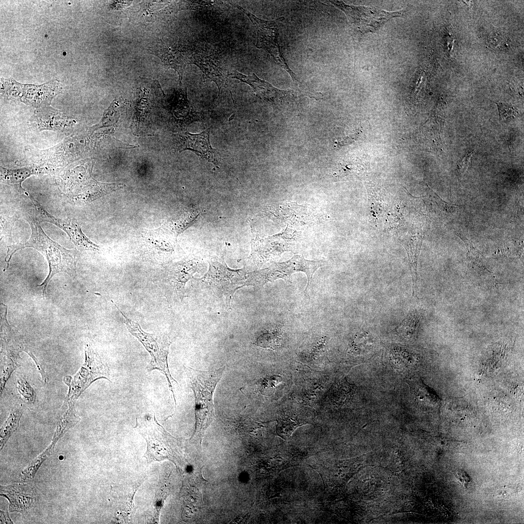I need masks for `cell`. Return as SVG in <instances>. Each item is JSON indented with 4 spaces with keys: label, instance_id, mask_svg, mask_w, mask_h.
<instances>
[{
    "label": "cell",
    "instance_id": "6da1fadb",
    "mask_svg": "<svg viewBox=\"0 0 524 524\" xmlns=\"http://www.w3.org/2000/svg\"><path fill=\"white\" fill-rule=\"evenodd\" d=\"M28 221L32 230L29 239L24 243L7 246L5 262L8 268L13 254L26 247L33 248L42 253L48 261L49 273L42 283L37 286L41 288L45 295L47 286L54 275L65 272L70 276H75L78 253L76 250L66 249L50 239L43 230L39 221L34 218H30Z\"/></svg>",
    "mask_w": 524,
    "mask_h": 524
},
{
    "label": "cell",
    "instance_id": "7a4b0ae2",
    "mask_svg": "<svg viewBox=\"0 0 524 524\" xmlns=\"http://www.w3.org/2000/svg\"><path fill=\"white\" fill-rule=\"evenodd\" d=\"M224 368L209 371L186 368L188 382L195 396L196 426L192 438L198 440L200 443L205 430L214 418L213 393Z\"/></svg>",
    "mask_w": 524,
    "mask_h": 524
},
{
    "label": "cell",
    "instance_id": "3957f363",
    "mask_svg": "<svg viewBox=\"0 0 524 524\" xmlns=\"http://www.w3.org/2000/svg\"><path fill=\"white\" fill-rule=\"evenodd\" d=\"M121 314L129 331L143 344L149 353L151 360L147 366L148 372L158 370L165 376L169 390L172 392L176 407V401L172 382L176 380L172 377L169 371L167 362L169 348L171 344L169 338L164 334H150L143 331L137 323L126 317L118 307L115 304Z\"/></svg>",
    "mask_w": 524,
    "mask_h": 524
},
{
    "label": "cell",
    "instance_id": "277c9868",
    "mask_svg": "<svg viewBox=\"0 0 524 524\" xmlns=\"http://www.w3.org/2000/svg\"><path fill=\"white\" fill-rule=\"evenodd\" d=\"M134 428L147 442V450L144 457L148 463L165 459L175 462L177 458L173 448L175 438L158 423L154 413H147L137 417Z\"/></svg>",
    "mask_w": 524,
    "mask_h": 524
},
{
    "label": "cell",
    "instance_id": "5b68a950",
    "mask_svg": "<svg viewBox=\"0 0 524 524\" xmlns=\"http://www.w3.org/2000/svg\"><path fill=\"white\" fill-rule=\"evenodd\" d=\"M109 369L106 362L91 346L87 344L85 347V360L78 372L72 377H65L64 382L69 389L65 399L75 401L95 381L100 378L109 379Z\"/></svg>",
    "mask_w": 524,
    "mask_h": 524
},
{
    "label": "cell",
    "instance_id": "8992f818",
    "mask_svg": "<svg viewBox=\"0 0 524 524\" xmlns=\"http://www.w3.org/2000/svg\"><path fill=\"white\" fill-rule=\"evenodd\" d=\"M209 265L208 271L199 280L200 286L218 296L224 295L229 308L235 292L246 286L247 273L244 269H230L224 262L211 261Z\"/></svg>",
    "mask_w": 524,
    "mask_h": 524
},
{
    "label": "cell",
    "instance_id": "52a82bcc",
    "mask_svg": "<svg viewBox=\"0 0 524 524\" xmlns=\"http://www.w3.org/2000/svg\"><path fill=\"white\" fill-rule=\"evenodd\" d=\"M237 7L248 17L255 28L257 33L256 47L262 49L267 52L273 61L289 74L296 85L300 88L303 87L302 82L298 80L295 74L288 66L280 50L278 42V30L283 17L272 20H263L238 5H237Z\"/></svg>",
    "mask_w": 524,
    "mask_h": 524
},
{
    "label": "cell",
    "instance_id": "ba28073f",
    "mask_svg": "<svg viewBox=\"0 0 524 524\" xmlns=\"http://www.w3.org/2000/svg\"><path fill=\"white\" fill-rule=\"evenodd\" d=\"M346 15L353 31L363 34L374 32L393 17L400 16L404 11L388 12L363 6L348 5L343 1H329Z\"/></svg>",
    "mask_w": 524,
    "mask_h": 524
},
{
    "label": "cell",
    "instance_id": "9c48e42d",
    "mask_svg": "<svg viewBox=\"0 0 524 524\" xmlns=\"http://www.w3.org/2000/svg\"><path fill=\"white\" fill-rule=\"evenodd\" d=\"M30 198L34 205V219L40 223L47 222L53 224L63 229L79 250H99V246L92 242L83 233L80 226L76 222L55 217L44 210L31 196Z\"/></svg>",
    "mask_w": 524,
    "mask_h": 524
},
{
    "label": "cell",
    "instance_id": "30bf717a",
    "mask_svg": "<svg viewBox=\"0 0 524 524\" xmlns=\"http://www.w3.org/2000/svg\"><path fill=\"white\" fill-rule=\"evenodd\" d=\"M188 64L197 66L202 71L205 79L214 82L218 88V96L223 90L228 88V81L226 75L221 65L214 56L206 50L201 47L186 53Z\"/></svg>",
    "mask_w": 524,
    "mask_h": 524
},
{
    "label": "cell",
    "instance_id": "8fae6325",
    "mask_svg": "<svg viewBox=\"0 0 524 524\" xmlns=\"http://www.w3.org/2000/svg\"><path fill=\"white\" fill-rule=\"evenodd\" d=\"M228 76L247 83L252 87L257 97L273 104H282L290 95L289 92L275 87L268 82L258 78L254 73L246 75L233 70L228 73Z\"/></svg>",
    "mask_w": 524,
    "mask_h": 524
},
{
    "label": "cell",
    "instance_id": "7c38bea8",
    "mask_svg": "<svg viewBox=\"0 0 524 524\" xmlns=\"http://www.w3.org/2000/svg\"><path fill=\"white\" fill-rule=\"evenodd\" d=\"M182 150L189 149L194 151L202 158L212 163L217 167L218 162L216 156V150L211 146L210 142L209 130L199 133L191 134L184 132L180 135Z\"/></svg>",
    "mask_w": 524,
    "mask_h": 524
},
{
    "label": "cell",
    "instance_id": "4fadbf2b",
    "mask_svg": "<svg viewBox=\"0 0 524 524\" xmlns=\"http://www.w3.org/2000/svg\"><path fill=\"white\" fill-rule=\"evenodd\" d=\"M151 54L158 57L167 66L174 69L178 74L181 83L185 67L188 64L186 57L178 49L171 48L162 40L154 43L147 49Z\"/></svg>",
    "mask_w": 524,
    "mask_h": 524
},
{
    "label": "cell",
    "instance_id": "5bb4252c",
    "mask_svg": "<svg viewBox=\"0 0 524 524\" xmlns=\"http://www.w3.org/2000/svg\"><path fill=\"white\" fill-rule=\"evenodd\" d=\"M276 268L284 275L288 281L291 275L295 272H302L307 276L308 282L304 291L306 293L312 280L315 271L325 264L323 261H309L300 255H295L290 260L282 262H273Z\"/></svg>",
    "mask_w": 524,
    "mask_h": 524
},
{
    "label": "cell",
    "instance_id": "9a60e30c",
    "mask_svg": "<svg viewBox=\"0 0 524 524\" xmlns=\"http://www.w3.org/2000/svg\"><path fill=\"white\" fill-rule=\"evenodd\" d=\"M423 235L420 232L409 236L401 241L406 250L412 280V295H415L417 280V261L420 252Z\"/></svg>",
    "mask_w": 524,
    "mask_h": 524
},
{
    "label": "cell",
    "instance_id": "2e32d148",
    "mask_svg": "<svg viewBox=\"0 0 524 524\" xmlns=\"http://www.w3.org/2000/svg\"><path fill=\"white\" fill-rule=\"evenodd\" d=\"M198 270V263L189 261L179 263L170 278V285L175 294L182 298L185 294L186 283Z\"/></svg>",
    "mask_w": 524,
    "mask_h": 524
},
{
    "label": "cell",
    "instance_id": "e0dca14e",
    "mask_svg": "<svg viewBox=\"0 0 524 524\" xmlns=\"http://www.w3.org/2000/svg\"><path fill=\"white\" fill-rule=\"evenodd\" d=\"M280 278L285 279V276L272 264L268 268L247 273L246 286L262 287L266 283Z\"/></svg>",
    "mask_w": 524,
    "mask_h": 524
},
{
    "label": "cell",
    "instance_id": "ac0fdd59",
    "mask_svg": "<svg viewBox=\"0 0 524 524\" xmlns=\"http://www.w3.org/2000/svg\"><path fill=\"white\" fill-rule=\"evenodd\" d=\"M35 173L34 169L29 168L12 170L0 167L1 180L6 183L16 186L20 192L24 191L21 186L22 182L28 177Z\"/></svg>",
    "mask_w": 524,
    "mask_h": 524
},
{
    "label": "cell",
    "instance_id": "d6986e66",
    "mask_svg": "<svg viewBox=\"0 0 524 524\" xmlns=\"http://www.w3.org/2000/svg\"><path fill=\"white\" fill-rule=\"evenodd\" d=\"M22 408H16L11 412L6 421L1 428V448L4 445L9 437L17 428L20 419L23 413Z\"/></svg>",
    "mask_w": 524,
    "mask_h": 524
},
{
    "label": "cell",
    "instance_id": "ffe728a7",
    "mask_svg": "<svg viewBox=\"0 0 524 524\" xmlns=\"http://www.w3.org/2000/svg\"><path fill=\"white\" fill-rule=\"evenodd\" d=\"M464 243L466 247L467 260L468 263L472 266L477 267L480 269L491 273L485 266L483 257L480 252L474 246L473 243L465 236L459 233H456Z\"/></svg>",
    "mask_w": 524,
    "mask_h": 524
},
{
    "label": "cell",
    "instance_id": "44dd1931",
    "mask_svg": "<svg viewBox=\"0 0 524 524\" xmlns=\"http://www.w3.org/2000/svg\"><path fill=\"white\" fill-rule=\"evenodd\" d=\"M199 215V213L196 210L190 209L175 219L173 221L172 228L176 236L193 224Z\"/></svg>",
    "mask_w": 524,
    "mask_h": 524
},
{
    "label": "cell",
    "instance_id": "7402d4cb",
    "mask_svg": "<svg viewBox=\"0 0 524 524\" xmlns=\"http://www.w3.org/2000/svg\"><path fill=\"white\" fill-rule=\"evenodd\" d=\"M355 391V386L349 384L345 379L338 384L334 390L333 399L338 404H344L351 400Z\"/></svg>",
    "mask_w": 524,
    "mask_h": 524
},
{
    "label": "cell",
    "instance_id": "603a6c76",
    "mask_svg": "<svg viewBox=\"0 0 524 524\" xmlns=\"http://www.w3.org/2000/svg\"><path fill=\"white\" fill-rule=\"evenodd\" d=\"M281 340L280 329L276 328L260 335L256 340V344L261 347L275 350L279 346Z\"/></svg>",
    "mask_w": 524,
    "mask_h": 524
},
{
    "label": "cell",
    "instance_id": "cb8c5ba5",
    "mask_svg": "<svg viewBox=\"0 0 524 524\" xmlns=\"http://www.w3.org/2000/svg\"><path fill=\"white\" fill-rule=\"evenodd\" d=\"M18 359L4 355L1 366L0 394L3 391L7 381L18 365Z\"/></svg>",
    "mask_w": 524,
    "mask_h": 524
},
{
    "label": "cell",
    "instance_id": "d4e9b609",
    "mask_svg": "<svg viewBox=\"0 0 524 524\" xmlns=\"http://www.w3.org/2000/svg\"><path fill=\"white\" fill-rule=\"evenodd\" d=\"M17 389L21 399L26 403L33 404L36 399V393L24 376H21L17 380Z\"/></svg>",
    "mask_w": 524,
    "mask_h": 524
},
{
    "label": "cell",
    "instance_id": "484cf974",
    "mask_svg": "<svg viewBox=\"0 0 524 524\" xmlns=\"http://www.w3.org/2000/svg\"><path fill=\"white\" fill-rule=\"evenodd\" d=\"M300 425H302V423L298 422V420L292 417L279 418L278 420L277 432L281 437L284 439L288 438Z\"/></svg>",
    "mask_w": 524,
    "mask_h": 524
},
{
    "label": "cell",
    "instance_id": "4316f807",
    "mask_svg": "<svg viewBox=\"0 0 524 524\" xmlns=\"http://www.w3.org/2000/svg\"><path fill=\"white\" fill-rule=\"evenodd\" d=\"M498 109L500 121L506 120L507 118H513L518 114L514 108L508 104L501 102H495Z\"/></svg>",
    "mask_w": 524,
    "mask_h": 524
},
{
    "label": "cell",
    "instance_id": "83f0119b",
    "mask_svg": "<svg viewBox=\"0 0 524 524\" xmlns=\"http://www.w3.org/2000/svg\"><path fill=\"white\" fill-rule=\"evenodd\" d=\"M523 246L522 241L512 240L505 244L504 249L506 254L515 256L518 255L519 251L522 249Z\"/></svg>",
    "mask_w": 524,
    "mask_h": 524
},
{
    "label": "cell",
    "instance_id": "f1b7e54d",
    "mask_svg": "<svg viewBox=\"0 0 524 524\" xmlns=\"http://www.w3.org/2000/svg\"><path fill=\"white\" fill-rule=\"evenodd\" d=\"M474 154V151L466 154L458 164V169L460 174H464L472 167Z\"/></svg>",
    "mask_w": 524,
    "mask_h": 524
},
{
    "label": "cell",
    "instance_id": "f546056e",
    "mask_svg": "<svg viewBox=\"0 0 524 524\" xmlns=\"http://www.w3.org/2000/svg\"><path fill=\"white\" fill-rule=\"evenodd\" d=\"M490 46L495 49L507 48L508 43L506 39L499 34L492 35L489 40Z\"/></svg>",
    "mask_w": 524,
    "mask_h": 524
},
{
    "label": "cell",
    "instance_id": "4dcf8cb0",
    "mask_svg": "<svg viewBox=\"0 0 524 524\" xmlns=\"http://www.w3.org/2000/svg\"><path fill=\"white\" fill-rule=\"evenodd\" d=\"M368 338L364 336L362 338L357 339L355 338L353 341V347L355 349L356 351H361L363 350H365L367 347H369L371 344L370 339H367Z\"/></svg>",
    "mask_w": 524,
    "mask_h": 524
},
{
    "label": "cell",
    "instance_id": "1f68e13d",
    "mask_svg": "<svg viewBox=\"0 0 524 524\" xmlns=\"http://www.w3.org/2000/svg\"><path fill=\"white\" fill-rule=\"evenodd\" d=\"M24 351L26 352L34 360L38 369V372L41 376L42 380L44 381V383H47L49 381V378L47 377L46 372L42 367L41 364L39 363V361L33 355V352L30 351L29 349L26 348L24 349Z\"/></svg>",
    "mask_w": 524,
    "mask_h": 524
},
{
    "label": "cell",
    "instance_id": "d6a6232c",
    "mask_svg": "<svg viewBox=\"0 0 524 524\" xmlns=\"http://www.w3.org/2000/svg\"><path fill=\"white\" fill-rule=\"evenodd\" d=\"M213 1H189V9L201 10L212 6Z\"/></svg>",
    "mask_w": 524,
    "mask_h": 524
}]
</instances>
